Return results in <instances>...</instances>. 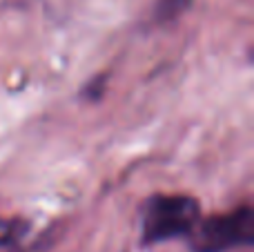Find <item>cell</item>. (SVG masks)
<instances>
[{
  "label": "cell",
  "instance_id": "3",
  "mask_svg": "<svg viewBox=\"0 0 254 252\" xmlns=\"http://www.w3.org/2000/svg\"><path fill=\"white\" fill-rule=\"evenodd\" d=\"M27 223L20 219H0V248H11L27 235Z\"/></svg>",
  "mask_w": 254,
  "mask_h": 252
},
{
  "label": "cell",
  "instance_id": "1",
  "mask_svg": "<svg viewBox=\"0 0 254 252\" xmlns=\"http://www.w3.org/2000/svg\"><path fill=\"white\" fill-rule=\"evenodd\" d=\"M198 221L201 205L196 199L185 194H156L143 208V246H156L163 241L190 237Z\"/></svg>",
  "mask_w": 254,
  "mask_h": 252
},
{
  "label": "cell",
  "instance_id": "2",
  "mask_svg": "<svg viewBox=\"0 0 254 252\" xmlns=\"http://www.w3.org/2000/svg\"><path fill=\"white\" fill-rule=\"evenodd\" d=\"M188 239L192 252H228L252 246L254 212L250 205H243L221 217L201 219Z\"/></svg>",
  "mask_w": 254,
  "mask_h": 252
}]
</instances>
